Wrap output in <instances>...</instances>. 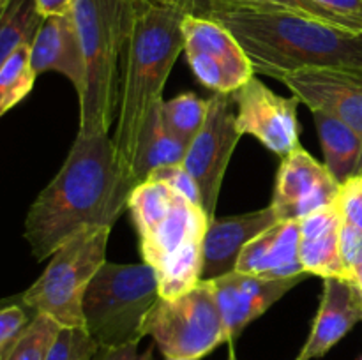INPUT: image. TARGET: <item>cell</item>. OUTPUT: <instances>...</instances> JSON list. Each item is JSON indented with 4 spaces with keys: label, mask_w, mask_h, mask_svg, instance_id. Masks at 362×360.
Returning a JSON list of instances; mask_svg holds the SVG:
<instances>
[{
    "label": "cell",
    "mask_w": 362,
    "mask_h": 360,
    "mask_svg": "<svg viewBox=\"0 0 362 360\" xmlns=\"http://www.w3.org/2000/svg\"><path fill=\"white\" fill-rule=\"evenodd\" d=\"M136 182L120 166L108 134H78L52 182L25 217V239L37 261L78 233L113 226L126 212Z\"/></svg>",
    "instance_id": "6da1fadb"
},
{
    "label": "cell",
    "mask_w": 362,
    "mask_h": 360,
    "mask_svg": "<svg viewBox=\"0 0 362 360\" xmlns=\"http://www.w3.org/2000/svg\"><path fill=\"white\" fill-rule=\"evenodd\" d=\"M246 52L255 74L303 69L362 71V34L286 11H223L214 16Z\"/></svg>",
    "instance_id": "7a4b0ae2"
},
{
    "label": "cell",
    "mask_w": 362,
    "mask_h": 360,
    "mask_svg": "<svg viewBox=\"0 0 362 360\" xmlns=\"http://www.w3.org/2000/svg\"><path fill=\"white\" fill-rule=\"evenodd\" d=\"M184 16L163 7L136 9L124 62L119 116L112 134L117 159L131 176L141 127L151 109L163 101V88L184 49Z\"/></svg>",
    "instance_id": "3957f363"
},
{
    "label": "cell",
    "mask_w": 362,
    "mask_h": 360,
    "mask_svg": "<svg viewBox=\"0 0 362 360\" xmlns=\"http://www.w3.org/2000/svg\"><path fill=\"white\" fill-rule=\"evenodd\" d=\"M71 14L87 67L78 134H108L119 116L124 62L136 7L131 0H76Z\"/></svg>",
    "instance_id": "277c9868"
},
{
    "label": "cell",
    "mask_w": 362,
    "mask_h": 360,
    "mask_svg": "<svg viewBox=\"0 0 362 360\" xmlns=\"http://www.w3.org/2000/svg\"><path fill=\"white\" fill-rule=\"evenodd\" d=\"M159 299L158 272L148 263H108L83 295L85 328L99 348L140 342L145 316Z\"/></svg>",
    "instance_id": "5b68a950"
},
{
    "label": "cell",
    "mask_w": 362,
    "mask_h": 360,
    "mask_svg": "<svg viewBox=\"0 0 362 360\" xmlns=\"http://www.w3.org/2000/svg\"><path fill=\"white\" fill-rule=\"evenodd\" d=\"M112 226L78 233L52 254L48 267L23 293V304L46 314L60 327H85L83 295L92 277L106 263Z\"/></svg>",
    "instance_id": "8992f818"
},
{
    "label": "cell",
    "mask_w": 362,
    "mask_h": 360,
    "mask_svg": "<svg viewBox=\"0 0 362 360\" xmlns=\"http://www.w3.org/2000/svg\"><path fill=\"white\" fill-rule=\"evenodd\" d=\"M127 210L140 239L141 258L156 270L186 251L204 246L211 222L204 208L152 179L134 187Z\"/></svg>",
    "instance_id": "52a82bcc"
},
{
    "label": "cell",
    "mask_w": 362,
    "mask_h": 360,
    "mask_svg": "<svg viewBox=\"0 0 362 360\" xmlns=\"http://www.w3.org/2000/svg\"><path fill=\"white\" fill-rule=\"evenodd\" d=\"M141 334L151 335L166 359L200 360L214 352L226 342V332L211 282L200 281L175 299L159 296Z\"/></svg>",
    "instance_id": "ba28073f"
},
{
    "label": "cell",
    "mask_w": 362,
    "mask_h": 360,
    "mask_svg": "<svg viewBox=\"0 0 362 360\" xmlns=\"http://www.w3.org/2000/svg\"><path fill=\"white\" fill-rule=\"evenodd\" d=\"M243 134L237 129V106L233 94H214L200 133L189 143L182 166L189 172L202 193L209 221L216 217L219 191L230 157Z\"/></svg>",
    "instance_id": "9c48e42d"
},
{
    "label": "cell",
    "mask_w": 362,
    "mask_h": 360,
    "mask_svg": "<svg viewBox=\"0 0 362 360\" xmlns=\"http://www.w3.org/2000/svg\"><path fill=\"white\" fill-rule=\"evenodd\" d=\"M184 53L194 76L216 94H233L255 76L246 52L216 20L184 16Z\"/></svg>",
    "instance_id": "30bf717a"
},
{
    "label": "cell",
    "mask_w": 362,
    "mask_h": 360,
    "mask_svg": "<svg viewBox=\"0 0 362 360\" xmlns=\"http://www.w3.org/2000/svg\"><path fill=\"white\" fill-rule=\"evenodd\" d=\"M237 106V129L257 138L272 154L285 157L299 145V99L281 97L255 74L233 92Z\"/></svg>",
    "instance_id": "8fae6325"
},
{
    "label": "cell",
    "mask_w": 362,
    "mask_h": 360,
    "mask_svg": "<svg viewBox=\"0 0 362 360\" xmlns=\"http://www.w3.org/2000/svg\"><path fill=\"white\" fill-rule=\"evenodd\" d=\"M339 186L341 184L331 175L327 166L318 162L303 147H297L281 157L271 207L279 222L300 221L334 203Z\"/></svg>",
    "instance_id": "7c38bea8"
},
{
    "label": "cell",
    "mask_w": 362,
    "mask_h": 360,
    "mask_svg": "<svg viewBox=\"0 0 362 360\" xmlns=\"http://www.w3.org/2000/svg\"><path fill=\"white\" fill-rule=\"evenodd\" d=\"M306 275L267 279L233 270L209 281L214 289L216 302L225 325L226 342L235 341L251 321L267 313L290 289L303 282Z\"/></svg>",
    "instance_id": "4fadbf2b"
},
{
    "label": "cell",
    "mask_w": 362,
    "mask_h": 360,
    "mask_svg": "<svg viewBox=\"0 0 362 360\" xmlns=\"http://www.w3.org/2000/svg\"><path fill=\"white\" fill-rule=\"evenodd\" d=\"M278 80L310 109L336 116L362 138V71L303 69Z\"/></svg>",
    "instance_id": "5bb4252c"
},
{
    "label": "cell",
    "mask_w": 362,
    "mask_h": 360,
    "mask_svg": "<svg viewBox=\"0 0 362 360\" xmlns=\"http://www.w3.org/2000/svg\"><path fill=\"white\" fill-rule=\"evenodd\" d=\"M362 321V293L350 279L325 277L310 337L296 360L322 359Z\"/></svg>",
    "instance_id": "9a60e30c"
},
{
    "label": "cell",
    "mask_w": 362,
    "mask_h": 360,
    "mask_svg": "<svg viewBox=\"0 0 362 360\" xmlns=\"http://www.w3.org/2000/svg\"><path fill=\"white\" fill-rule=\"evenodd\" d=\"M278 222L271 205L247 214L212 219L204 239L202 281H212L235 270L244 246Z\"/></svg>",
    "instance_id": "2e32d148"
},
{
    "label": "cell",
    "mask_w": 362,
    "mask_h": 360,
    "mask_svg": "<svg viewBox=\"0 0 362 360\" xmlns=\"http://www.w3.org/2000/svg\"><path fill=\"white\" fill-rule=\"evenodd\" d=\"M30 66L35 74L60 73L83 97L87 67L73 14L45 18L30 42Z\"/></svg>",
    "instance_id": "e0dca14e"
},
{
    "label": "cell",
    "mask_w": 362,
    "mask_h": 360,
    "mask_svg": "<svg viewBox=\"0 0 362 360\" xmlns=\"http://www.w3.org/2000/svg\"><path fill=\"white\" fill-rule=\"evenodd\" d=\"M299 221H281L247 242L237 260L240 274L288 279L306 274L299 256Z\"/></svg>",
    "instance_id": "ac0fdd59"
},
{
    "label": "cell",
    "mask_w": 362,
    "mask_h": 360,
    "mask_svg": "<svg viewBox=\"0 0 362 360\" xmlns=\"http://www.w3.org/2000/svg\"><path fill=\"white\" fill-rule=\"evenodd\" d=\"M300 224V263L306 274L325 277L350 279L339 253V233L343 215L336 201L322 210L313 212L299 221Z\"/></svg>",
    "instance_id": "d6986e66"
},
{
    "label": "cell",
    "mask_w": 362,
    "mask_h": 360,
    "mask_svg": "<svg viewBox=\"0 0 362 360\" xmlns=\"http://www.w3.org/2000/svg\"><path fill=\"white\" fill-rule=\"evenodd\" d=\"M161 102L151 109L138 138L136 155L133 162V179L136 186L145 182L158 168L182 164L189 148V145L177 138L165 124L161 115Z\"/></svg>",
    "instance_id": "ffe728a7"
},
{
    "label": "cell",
    "mask_w": 362,
    "mask_h": 360,
    "mask_svg": "<svg viewBox=\"0 0 362 360\" xmlns=\"http://www.w3.org/2000/svg\"><path fill=\"white\" fill-rule=\"evenodd\" d=\"M311 113L325 155L324 164L331 175L339 184L346 182L350 176L362 175V138L359 133L329 113L318 109H311Z\"/></svg>",
    "instance_id": "44dd1931"
},
{
    "label": "cell",
    "mask_w": 362,
    "mask_h": 360,
    "mask_svg": "<svg viewBox=\"0 0 362 360\" xmlns=\"http://www.w3.org/2000/svg\"><path fill=\"white\" fill-rule=\"evenodd\" d=\"M42 20L35 0H7L0 6V69L21 44L32 42Z\"/></svg>",
    "instance_id": "7402d4cb"
},
{
    "label": "cell",
    "mask_w": 362,
    "mask_h": 360,
    "mask_svg": "<svg viewBox=\"0 0 362 360\" xmlns=\"http://www.w3.org/2000/svg\"><path fill=\"white\" fill-rule=\"evenodd\" d=\"M35 78L37 74L30 66V42L21 44L0 69V116L30 94Z\"/></svg>",
    "instance_id": "603a6c76"
},
{
    "label": "cell",
    "mask_w": 362,
    "mask_h": 360,
    "mask_svg": "<svg viewBox=\"0 0 362 360\" xmlns=\"http://www.w3.org/2000/svg\"><path fill=\"white\" fill-rule=\"evenodd\" d=\"M209 112V99H200L191 92L161 102V115L168 129L189 145L200 133Z\"/></svg>",
    "instance_id": "cb8c5ba5"
},
{
    "label": "cell",
    "mask_w": 362,
    "mask_h": 360,
    "mask_svg": "<svg viewBox=\"0 0 362 360\" xmlns=\"http://www.w3.org/2000/svg\"><path fill=\"white\" fill-rule=\"evenodd\" d=\"M60 325L46 314H35L11 348L6 360H46Z\"/></svg>",
    "instance_id": "d4e9b609"
},
{
    "label": "cell",
    "mask_w": 362,
    "mask_h": 360,
    "mask_svg": "<svg viewBox=\"0 0 362 360\" xmlns=\"http://www.w3.org/2000/svg\"><path fill=\"white\" fill-rule=\"evenodd\" d=\"M228 11L233 9H250V11H286V13H296L300 16L311 18V20L324 21V23L334 25L341 28L339 21L332 14H329L324 7L318 6L313 0H221Z\"/></svg>",
    "instance_id": "484cf974"
},
{
    "label": "cell",
    "mask_w": 362,
    "mask_h": 360,
    "mask_svg": "<svg viewBox=\"0 0 362 360\" xmlns=\"http://www.w3.org/2000/svg\"><path fill=\"white\" fill-rule=\"evenodd\" d=\"M98 349L85 327H60L46 360H92Z\"/></svg>",
    "instance_id": "4316f807"
},
{
    "label": "cell",
    "mask_w": 362,
    "mask_h": 360,
    "mask_svg": "<svg viewBox=\"0 0 362 360\" xmlns=\"http://www.w3.org/2000/svg\"><path fill=\"white\" fill-rule=\"evenodd\" d=\"M136 9L145 7H163V9H173L186 16L194 18H209L214 20V16L223 11H228V7L221 0H131Z\"/></svg>",
    "instance_id": "83f0119b"
},
{
    "label": "cell",
    "mask_w": 362,
    "mask_h": 360,
    "mask_svg": "<svg viewBox=\"0 0 362 360\" xmlns=\"http://www.w3.org/2000/svg\"><path fill=\"white\" fill-rule=\"evenodd\" d=\"M148 179L159 180V182L166 184V186L172 187L173 191H177V193L186 196L189 201H193L194 205L204 208L200 189H198L194 179L189 175V172H187L182 164L163 166V168H158L156 172H152Z\"/></svg>",
    "instance_id": "f1b7e54d"
},
{
    "label": "cell",
    "mask_w": 362,
    "mask_h": 360,
    "mask_svg": "<svg viewBox=\"0 0 362 360\" xmlns=\"http://www.w3.org/2000/svg\"><path fill=\"white\" fill-rule=\"evenodd\" d=\"M336 205L346 224L362 229V175L350 176L339 186Z\"/></svg>",
    "instance_id": "f546056e"
},
{
    "label": "cell",
    "mask_w": 362,
    "mask_h": 360,
    "mask_svg": "<svg viewBox=\"0 0 362 360\" xmlns=\"http://www.w3.org/2000/svg\"><path fill=\"white\" fill-rule=\"evenodd\" d=\"M336 18L341 28L362 34V0H313Z\"/></svg>",
    "instance_id": "4dcf8cb0"
},
{
    "label": "cell",
    "mask_w": 362,
    "mask_h": 360,
    "mask_svg": "<svg viewBox=\"0 0 362 360\" xmlns=\"http://www.w3.org/2000/svg\"><path fill=\"white\" fill-rule=\"evenodd\" d=\"M28 323L30 321L21 307L11 306L0 309V349L11 348Z\"/></svg>",
    "instance_id": "1f68e13d"
},
{
    "label": "cell",
    "mask_w": 362,
    "mask_h": 360,
    "mask_svg": "<svg viewBox=\"0 0 362 360\" xmlns=\"http://www.w3.org/2000/svg\"><path fill=\"white\" fill-rule=\"evenodd\" d=\"M339 253H341L343 263L350 272V268L362 256V229L354 228L343 221L341 233H339Z\"/></svg>",
    "instance_id": "d6a6232c"
},
{
    "label": "cell",
    "mask_w": 362,
    "mask_h": 360,
    "mask_svg": "<svg viewBox=\"0 0 362 360\" xmlns=\"http://www.w3.org/2000/svg\"><path fill=\"white\" fill-rule=\"evenodd\" d=\"M92 360H154V348L138 352V342L113 346V348H99Z\"/></svg>",
    "instance_id": "836d02e7"
},
{
    "label": "cell",
    "mask_w": 362,
    "mask_h": 360,
    "mask_svg": "<svg viewBox=\"0 0 362 360\" xmlns=\"http://www.w3.org/2000/svg\"><path fill=\"white\" fill-rule=\"evenodd\" d=\"M74 2L76 0H35V6L42 18H49L69 14L73 11Z\"/></svg>",
    "instance_id": "e575fe53"
},
{
    "label": "cell",
    "mask_w": 362,
    "mask_h": 360,
    "mask_svg": "<svg viewBox=\"0 0 362 360\" xmlns=\"http://www.w3.org/2000/svg\"><path fill=\"white\" fill-rule=\"evenodd\" d=\"M350 281H352L362 293V256L356 261V265L350 268Z\"/></svg>",
    "instance_id": "d590c367"
},
{
    "label": "cell",
    "mask_w": 362,
    "mask_h": 360,
    "mask_svg": "<svg viewBox=\"0 0 362 360\" xmlns=\"http://www.w3.org/2000/svg\"><path fill=\"white\" fill-rule=\"evenodd\" d=\"M228 360H239L235 355V349H233L232 342H230V352H228Z\"/></svg>",
    "instance_id": "8d00e7d4"
},
{
    "label": "cell",
    "mask_w": 362,
    "mask_h": 360,
    "mask_svg": "<svg viewBox=\"0 0 362 360\" xmlns=\"http://www.w3.org/2000/svg\"><path fill=\"white\" fill-rule=\"evenodd\" d=\"M7 2V0H0V6H2V4H6Z\"/></svg>",
    "instance_id": "74e56055"
},
{
    "label": "cell",
    "mask_w": 362,
    "mask_h": 360,
    "mask_svg": "<svg viewBox=\"0 0 362 360\" xmlns=\"http://www.w3.org/2000/svg\"><path fill=\"white\" fill-rule=\"evenodd\" d=\"M166 360H175V359H166Z\"/></svg>",
    "instance_id": "f35d334b"
},
{
    "label": "cell",
    "mask_w": 362,
    "mask_h": 360,
    "mask_svg": "<svg viewBox=\"0 0 362 360\" xmlns=\"http://www.w3.org/2000/svg\"><path fill=\"white\" fill-rule=\"evenodd\" d=\"M361 360H362V359H361Z\"/></svg>",
    "instance_id": "ab89813d"
}]
</instances>
